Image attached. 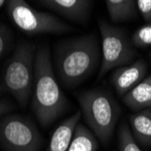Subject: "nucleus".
Returning a JSON list of instances; mask_svg holds the SVG:
<instances>
[{"label":"nucleus","instance_id":"f257e3e1","mask_svg":"<svg viewBox=\"0 0 151 151\" xmlns=\"http://www.w3.org/2000/svg\"><path fill=\"white\" fill-rule=\"evenodd\" d=\"M54 69L66 88H75L87 80L100 63V48L95 35H85L58 43L54 47Z\"/></svg>","mask_w":151,"mask_h":151},{"label":"nucleus","instance_id":"f03ea898","mask_svg":"<svg viewBox=\"0 0 151 151\" xmlns=\"http://www.w3.org/2000/svg\"><path fill=\"white\" fill-rule=\"evenodd\" d=\"M68 107L65 95L54 74L50 49L40 46L35 53L32 109L37 120L46 127L63 114Z\"/></svg>","mask_w":151,"mask_h":151},{"label":"nucleus","instance_id":"7ed1b4c3","mask_svg":"<svg viewBox=\"0 0 151 151\" xmlns=\"http://www.w3.org/2000/svg\"><path fill=\"white\" fill-rule=\"evenodd\" d=\"M78 101L87 125L102 144H108L120 115L118 102L109 92L101 89L81 92Z\"/></svg>","mask_w":151,"mask_h":151},{"label":"nucleus","instance_id":"20e7f679","mask_svg":"<svg viewBox=\"0 0 151 151\" xmlns=\"http://www.w3.org/2000/svg\"><path fill=\"white\" fill-rule=\"evenodd\" d=\"M35 46L30 43L17 45L4 73V84L18 104L24 108L31 97L35 77Z\"/></svg>","mask_w":151,"mask_h":151},{"label":"nucleus","instance_id":"39448f33","mask_svg":"<svg viewBox=\"0 0 151 151\" xmlns=\"http://www.w3.org/2000/svg\"><path fill=\"white\" fill-rule=\"evenodd\" d=\"M9 18L24 34L35 35L43 34L60 35L73 31V28L50 13L34 9L24 0L6 2Z\"/></svg>","mask_w":151,"mask_h":151},{"label":"nucleus","instance_id":"423d86ee","mask_svg":"<svg viewBox=\"0 0 151 151\" xmlns=\"http://www.w3.org/2000/svg\"><path fill=\"white\" fill-rule=\"evenodd\" d=\"M99 28L101 35L102 56L97 81L114 68L132 63L137 55L125 31L103 20L99 21Z\"/></svg>","mask_w":151,"mask_h":151},{"label":"nucleus","instance_id":"0eeeda50","mask_svg":"<svg viewBox=\"0 0 151 151\" xmlns=\"http://www.w3.org/2000/svg\"><path fill=\"white\" fill-rule=\"evenodd\" d=\"M0 144L6 151H38L42 137L29 118L4 115L0 119Z\"/></svg>","mask_w":151,"mask_h":151},{"label":"nucleus","instance_id":"6e6552de","mask_svg":"<svg viewBox=\"0 0 151 151\" xmlns=\"http://www.w3.org/2000/svg\"><path fill=\"white\" fill-rule=\"evenodd\" d=\"M147 72V63L141 59L137 60L129 65L116 68L111 76V84L118 95L122 98L146 78Z\"/></svg>","mask_w":151,"mask_h":151},{"label":"nucleus","instance_id":"1a4fd4ad","mask_svg":"<svg viewBox=\"0 0 151 151\" xmlns=\"http://www.w3.org/2000/svg\"><path fill=\"white\" fill-rule=\"evenodd\" d=\"M40 5L78 23H86L92 1L89 0H43Z\"/></svg>","mask_w":151,"mask_h":151},{"label":"nucleus","instance_id":"9d476101","mask_svg":"<svg viewBox=\"0 0 151 151\" xmlns=\"http://www.w3.org/2000/svg\"><path fill=\"white\" fill-rule=\"evenodd\" d=\"M81 116V112L77 111L61 123L54 130L46 151H67Z\"/></svg>","mask_w":151,"mask_h":151},{"label":"nucleus","instance_id":"9b49d317","mask_svg":"<svg viewBox=\"0 0 151 151\" xmlns=\"http://www.w3.org/2000/svg\"><path fill=\"white\" fill-rule=\"evenodd\" d=\"M124 104L132 111L151 109V74L122 97Z\"/></svg>","mask_w":151,"mask_h":151},{"label":"nucleus","instance_id":"f8f14e48","mask_svg":"<svg viewBox=\"0 0 151 151\" xmlns=\"http://www.w3.org/2000/svg\"><path fill=\"white\" fill-rule=\"evenodd\" d=\"M129 119L136 142L143 147L151 146V109L137 111L129 115Z\"/></svg>","mask_w":151,"mask_h":151},{"label":"nucleus","instance_id":"ddd939ff","mask_svg":"<svg viewBox=\"0 0 151 151\" xmlns=\"http://www.w3.org/2000/svg\"><path fill=\"white\" fill-rule=\"evenodd\" d=\"M112 22H124L138 17V8L133 0H107L105 2Z\"/></svg>","mask_w":151,"mask_h":151},{"label":"nucleus","instance_id":"4468645a","mask_svg":"<svg viewBox=\"0 0 151 151\" xmlns=\"http://www.w3.org/2000/svg\"><path fill=\"white\" fill-rule=\"evenodd\" d=\"M97 149L96 136L88 128L78 123L67 151H97Z\"/></svg>","mask_w":151,"mask_h":151},{"label":"nucleus","instance_id":"2eb2a0df","mask_svg":"<svg viewBox=\"0 0 151 151\" xmlns=\"http://www.w3.org/2000/svg\"><path fill=\"white\" fill-rule=\"evenodd\" d=\"M119 151H141L126 122H122L119 129Z\"/></svg>","mask_w":151,"mask_h":151},{"label":"nucleus","instance_id":"dca6fc26","mask_svg":"<svg viewBox=\"0 0 151 151\" xmlns=\"http://www.w3.org/2000/svg\"><path fill=\"white\" fill-rule=\"evenodd\" d=\"M131 42L134 46L147 48L151 45V23L142 25L136 30L131 36Z\"/></svg>","mask_w":151,"mask_h":151},{"label":"nucleus","instance_id":"f3484780","mask_svg":"<svg viewBox=\"0 0 151 151\" xmlns=\"http://www.w3.org/2000/svg\"><path fill=\"white\" fill-rule=\"evenodd\" d=\"M12 44V34L7 27L0 22V59H2L9 50Z\"/></svg>","mask_w":151,"mask_h":151},{"label":"nucleus","instance_id":"a211bd4d","mask_svg":"<svg viewBox=\"0 0 151 151\" xmlns=\"http://www.w3.org/2000/svg\"><path fill=\"white\" fill-rule=\"evenodd\" d=\"M137 8L140 12L147 24L151 23V0H138L136 1Z\"/></svg>","mask_w":151,"mask_h":151},{"label":"nucleus","instance_id":"6ab92c4d","mask_svg":"<svg viewBox=\"0 0 151 151\" xmlns=\"http://www.w3.org/2000/svg\"><path fill=\"white\" fill-rule=\"evenodd\" d=\"M14 108H15V106L13 105V103L10 101L1 100L0 101V118L11 111Z\"/></svg>","mask_w":151,"mask_h":151},{"label":"nucleus","instance_id":"aec40b11","mask_svg":"<svg viewBox=\"0 0 151 151\" xmlns=\"http://www.w3.org/2000/svg\"><path fill=\"white\" fill-rule=\"evenodd\" d=\"M5 91H6V88L1 83H0V96H1Z\"/></svg>","mask_w":151,"mask_h":151},{"label":"nucleus","instance_id":"412c9836","mask_svg":"<svg viewBox=\"0 0 151 151\" xmlns=\"http://www.w3.org/2000/svg\"><path fill=\"white\" fill-rule=\"evenodd\" d=\"M7 1H5V0H0V8H1L5 4H6Z\"/></svg>","mask_w":151,"mask_h":151},{"label":"nucleus","instance_id":"4be33fe9","mask_svg":"<svg viewBox=\"0 0 151 151\" xmlns=\"http://www.w3.org/2000/svg\"><path fill=\"white\" fill-rule=\"evenodd\" d=\"M150 58H151V52H150Z\"/></svg>","mask_w":151,"mask_h":151}]
</instances>
